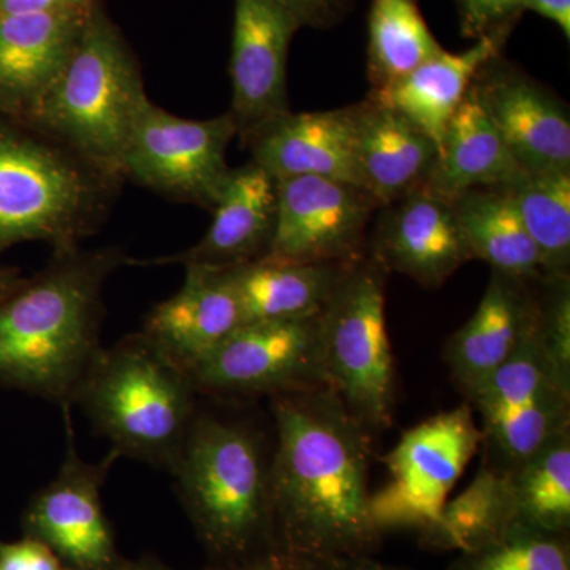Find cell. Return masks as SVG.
I'll return each instance as SVG.
<instances>
[{
  "instance_id": "1",
  "label": "cell",
  "mask_w": 570,
  "mask_h": 570,
  "mask_svg": "<svg viewBox=\"0 0 570 570\" xmlns=\"http://www.w3.org/2000/svg\"><path fill=\"white\" fill-rule=\"evenodd\" d=\"M269 551L306 570L373 554L367 428L326 385L272 396Z\"/></svg>"
},
{
  "instance_id": "2",
  "label": "cell",
  "mask_w": 570,
  "mask_h": 570,
  "mask_svg": "<svg viewBox=\"0 0 570 570\" xmlns=\"http://www.w3.org/2000/svg\"><path fill=\"white\" fill-rule=\"evenodd\" d=\"M132 264L118 247L55 253L0 302V389L73 404L99 354L104 288Z\"/></svg>"
},
{
  "instance_id": "3",
  "label": "cell",
  "mask_w": 570,
  "mask_h": 570,
  "mask_svg": "<svg viewBox=\"0 0 570 570\" xmlns=\"http://www.w3.org/2000/svg\"><path fill=\"white\" fill-rule=\"evenodd\" d=\"M122 181L32 124L0 115V255L31 242L55 253L81 247Z\"/></svg>"
},
{
  "instance_id": "4",
  "label": "cell",
  "mask_w": 570,
  "mask_h": 570,
  "mask_svg": "<svg viewBox=\"0 0 570 570\" xmlns=\"http://www.w3.org/2000/svg\"><path fill=\"white\" fill-rule=\"evenodd\" d=\"M198 390L142 333L102 347L75 395L118 456L175 466L197 415Z\"/></svg>"
},
{
  "instance_id": "5",
  "label": "cell",
  "mask_w": 570,
  "mask_h": 570,
  "mask_svg": "<svg viewBox=\"0 0 570 570\" xmlns=\"http://www.w3.org/2000/svg\"><path fill=\"white\" fill-rule=\"evenodd\" d=\"M148 99L137 55L100 2L89 11L70 58L26 122L122 178L124 151Z\"/></svg>"
},
{
  "instance_id": "6",
  "label": "cell",
  "mask_w": 570,
  "mask_h": 570,
  "mask_svg": "<svg viewBox=\"0 0 570 570\" xmlns=\"http://www.w3.org/2000/svg\"><path fill=\"white\" fill-rule=\"evenodd\" d=\"M268 471L253 430L197 412L170 474L212 562L268 553Z\"/></svg>"
},
{
  "instance_id": "7",
  "label": "cell",
  "mask_w": 570,
  "mask_h": 570,
  "mask_svg": "<svg viewBox=\"0 0 570 570\" xmlns=\"http://www.w3.org/2000/svg\"><path fill=\"white\" fill-rule=\"evenodd\" d=\"M384 264L371 254L347 266L321 313L326 387L370 431L392 423L395 366L385 313Z\"/></svg>"
},
{
  "instance_id": "8",
  "label": "cell",
  "mask_w": 570,
  "mask_h": 570,
  "mask_svg": "<svg viewBox=\"0 0 570 570\" xmlns=\"http://www.w3.org/2000/svg\"><path fill=\"white\" fill-rule=\"evenodd\" d=\"M480 445L482 431L469 404L407 430L385 456L389 482L371 494L379 532L433 527Z\"/></svg>"
},
{
  "instance_id": "9",
  "label": "cell",
  "mask_w": 570,
  "mask_h": 570,
  "mask_svg": "<svg viewBox=\"0 0 570 570\" xmlns=\"http://www.w3.org/2000/svg\"><path fill=\"white\" fill-rule=\"evenodd\" d=\"M466 396L499 471H512L569 428L570 385L540 343L538 322L515 354Z\"/></svg>"
},
{
  "instance_id": "10",
  "label": "cell",
  "mask_w": 570,
  "mask_h": 570,
  "mask_svg": "<svg viewBox=\"0 0 570 570\" xmlns=\"http://www.w3.org/2000/svg\"><path fill=\"white\" fill-rule=\"evenodd\" d=\"M235 137L238 127L228 112L197 121L148 99L124 151L122 178L171 200L213 209L230 171L227 149Z\"/></svg>"
},
{
  "instance_id": "11",
  "label": "cell",
  "mask_w": 570,
  "mask_h": 570,
  "mask_svg": "<svg viewBox=\"0 0 570 570\" xmlns=\"http://www.w3.org/2000/svg\"><path fill=\"white\" fill-rule=\"evenodd\" d=\"M70 407L61 406L67 444L61 469L29 501L21 517L22 532L47 543L69 570H124L129 560L119 553L100 494L119 456L110 450L99 463L82 460Z\"/></svg>"
},
{
  "instance_id": "12",
  "label": "cell",
  "mask_w": 570,
  "mask_h": 570,
  "mask_svg": "<svg viewBox=\"0 0 570 570\" xmlns=\"http://www.w3.org/2000/svg\"><path fill=\"white\" fill-rule=\"evenodd\" d=\"M205 395H277L325 384L321 314L250 322L190 371Z\"/></svg>"
},
{
  "instance_id": "13",
  "label": "cell",
  "mask_w": 570,
  "mask_h": 570,
  "mask_svg": "<svg viewBox=\"0 0 570 570\" xmlns=\"http://www.w3.org/2000/svg\"><path fill=\"white\" fill-rule=\"evenodd\" d=\"M277 214L264 258L292 264H351L362 257L373 197L355 184L295 176L276 179Z\"/></svg>"
},
{
  "instance_id": "14",
  "label": "cell",
  "mask_w": 570,
  "mask_h": 570,
  "mask_svg": "<svg viewBox=\"0 0 570 570\" xmlns=\"http://www.w3.org/2000/svg\"><path fill=\"white\" fill-rule=\"evenodd\" d=\"M302 29L277 0H234L228 115L239 135L291 110L287 96L288 50Z\"/></svg>"
},
{
  "instance_id": "15",
  "label": "cell",
  "mask_w": 570,
  "mask_h": 570,
  "mask_svg": "<svg viewBox=\"0 0 570 570\" xmlns=\"http://www.w3.org/2000/svg\"><path fill=\"white\" fill-rule=\"evenodd\" d=\"M472 91L521 170H570L569 112L549 89L499 55L480 69Z\"/></svg>"
},
{
  "instance_id": "16",
  "label": "cell",
  "mask_w": 570,
  "mask_h": 570,
  "mask_svg": "<svg viewBox=\"0 0 570 570\" xmlns=\"http://www.w3.org/2000/svg\"><path fill=\"white\" fill-rule=\"evenodd\" d=\"M92 9L0 13V115L29 121Z\"/></svg>"
},
{
  "instance_id": "17",
  "label": "cell",
  "mask_w": 570,
  "mask_h": 570,
  "mask_svg": "<svg viewBox=\"0 0 570 570\" xmlns=\"http://www.w3.org/2000/svg\"><path fill=\"white\" fill-rule=\"evenodd\" d=\"M382 208L373 254L389 272L434 288L469 262L453 202L419 189Z\"/></svg>"
},
{
  "instance_id": "18",
  "label": "cell",
  "mask_w": 570,
  "mask_h": 570,
  "mask_svg": "<svg viewBox=\"0 0 570 570\" xmlns=\"http://www.w3.org/2000/svg\"><path fill=\"white\" fill-rule=\"evenodd\" d=\"M184 268L181 288L149 311L141 333L190 373L243 325V313L230 269Z\"/></svg>"
},
{
  "instance_id": "19",
  "label": "cell",
  "mask_w": 570,
  "mask_h": 570,
  "mask_svg": "<svg viewBox=\"0 0 570 570\" xmlns=\"http://www.w3.org/2000/svg\"><path fill=\"white\" fill-rule=\"evenodd\" d=\"M212 212V225L197 245L151 264L230 269L264 258L275 235L276 179L253 160L230 168Z\"/></svg>"
},
{
  "instance_id": "20",
  "label": "cell",
  "mask_w": 570,
  "mask_h": 570,
  "mask_svg": "<svg viewBox=\"0 0 570 570\" xmlns=\"http://www.w3.org/2000/svg\"><path fill=\"white\" fill-rule=\"evenodd\" d=\"M239 138L249 149L250 160L275 179L322 176L358 186L351 107L313 112L288 110Z\"/></svg>"
},
{
  "instance_id": "21",
  "label": "cell",
  "mask_w": 570,
  "mask_h": 570,
  "mask_svg": "<svg viewBox=\"0 0 570 570\" xmlns=\"http://www.w3.org/2000/svg\"><path fill=\"white\" fill-rule=\"evenodd\" d=\"M351 110L358 187L381 208L423 189L438 159L434 141L373 97Z\"/></svg>"
},
{
  "instance_id": "22",
  "label": "cell",
  "mask_w": 570,
  "mask_h": 570,
  "mask_svg": "<svg viewBox=\"0 0 570 570\" xmlns=\"http://www.w3.org/2000/svg\"><path fill=\"white\" fill-rule=\"evenodd\" d=\"M539 299L528 283L491 273L478 309L449 341L450 371L464 395L490 377L515 354L538 322Z\"/></svg>"
},
{
  "instance_id": "23",
  "label": "cell",
  "mask_w": 570,
  "mask_h": 570,
  "mask_svg": "<svg viewBox=\"0 0 570 570\" xmlns=\"http://www.w3.org/2000/svg\"><path fill=\"white\" fill-rule=\"evenodd\" d=\"M523 174L471 86L445 129L423 189L453 202L480 187L508 186Z\"/></svg>"
},
{
  "instance_id": "24",
  "label": "cell",
  "mask_w": 570,
  "mask_h": 570,
  "mask_svg": "<svg viewBox=\"0 0 570 570\" xmlns=\"http://www.w3.org/2000/svg\"><path fill=\"white\" fill-rule=\"evenodd\" d=\"M505 40L502 37H485L475 40L466 51H439L384 96L373 99L401 112L439 149L449 122L463 104L480 69L501 55Z\"/></svg>"
},
{
  "instance_id": "25",
  "label": "cell",
  "mask_w": 570,
  "mask_h": 570,
  "mask_svg": "<svg viewBox=\"0 0 570 570\" xmlns=\"http://www.w3.org/2000/svg\"><path fill=\"white\" fill-rule=\"evenodd\" d=\"M351 264H292L261 258L230 268L243 324L317 316Z\"/></svg>"
},
{
  "instance_id": "26",
  "label": "cell",
  "mask_w": 570,
  "mask_h": 570,
  "mask_svg": "<svg viewBox=\"0 0 570 570\" xmlns=\"http://www.w3.org/2000/svg\"><path fill=\"white\" fill-rule=\"evenodd\" d=\"M469 261L523 283L547 281L542 258L502 187H480L453 200Z\"/></svg>"
},
{
  "instance_id": "27",
  "label": "cell",
  "mask_w": 570,
  "mask_h": 570,
  "mask_svg": "<svg viewBox=\"0 0 570 570\" xmlns=\"http://www.w3.org/2000/svg\"><path fill=\"white\" fill-rule=\"evenodd\" d=\"M517 523L509 472L482 466L468 489L448 501L433 527L420 532L426 549L474 553Z\"/></svg>"
},
{
  "instance_id": "28",
  "label": "cell",
  "mask_w": 570,
  "mask_h": 570,
  "mask_svg": "<svg viewBox=\"0 0 570 570\" xmlns=\"http://www.w3.org/2000/svg\"><path fill=\"white\" fill-rule=\"evenodd\" d=\"M442 50L428 28L417 0H371L367 18L371 97L384 96Z\"/></svg>"
},
{
  "instance_id": "29",
  "label": "cell",
  "mask_w": 570,
  "mask_h": 570,
  "mask_svg": "<svg viewBox=\"0 0 570 570\" xmlns=\"http://www.w3.org/2000/svg\"><path fill=\"white\" fill-rule=\"evenodd\" d=\"M502 189L538 247L547 279L569 276L570 170L524 171Z\"/></svg>"
},
{
  "instance_id": "30",
  "label": "cell",
  "mask_w": 570,
  "mask_h": 570,
  "mask_svg": "<svg viewBox=\"0 0 570 570\" xmlns=\"http://www.w3.org/2000/svg\"><path fill=\"white\" fill-rule=\"evenodd\" d=\"M517 523L551 534L570 530L569 428L509 471Z\"/></svg>"
},
{
  "instance_id": "31",
  "label": "cell",
  "mask_w": 570,
  "mask_h": 570,
  "mask_svg": "<svg viewBox=\"0 0 570 570\" xmlns=\"http://www.w3.org/2000/svg\"><path fill=\"white\" fill-rule=\"evenodd\" d=\"M452 570H570L568 534L513 523L483 549L461 554Z\"/></svg>"
},
{
  "instance_id": "32",
  "label": "cell",
  "mask_w": 570,
  "mask_h": 570,
  "mask_svg": "<svg viewBox=\"0 0 570 570\" xmlns=\"http://www.w3.org/2000/svg\"><path fill=\"white\" fill-rule=\"evenodd\" d=\"M547 295L539 302L538 332L540 343L557 367L562 381L570 385V287L569 276L547 279Z\"/></svg>"
},
{
  "instance_id": "33",
  "label": "cell",
  "mask_w": 570,
  "mask_h": 570,
  "mask_svg": "<svg viewBox=\"0 0 570 570\" xmlns=\"http://www.w3.org/2000/svg\"><path fill=\"white\" fill-rule=\"evenodd\" d=\"M461 32L469 39H508L524 11L523 0H456Z\"/></svg>"
},
{
  "instance_id": "34",
  "label": "cell",
  "mask_w": 570,
  "mask_h": 570,
  "mask_svg": "<svg viewBox=\"0 0 570 570\" xmlns=\"http://www.w3.org/2000/svg\"><path fill=\"white\" fill-rule=\"evenodd\" d=\"M0 570H69L41 540L22 535L14 542L0 539Z\"/></svg>"
},
{
  "instance_id": "35",
  "label": "cell",
  "mask_w": 570,
  "mask_h": 570,
  "mask_svg": "<svg viewBox=\"0 0 570 570\" xmlns=\"http://www.w3.org/2000/svg\"><path fill=\"white\" fill-rule=\"evenodd\" d=\"M294 13L302 28L330 29L346 20L355 0H277Z\"/></svg>"
},
{
  "instance_id": "36",
  "label": "cell",
  "mask_w": 570,
  "mask_h": 570,
  "mask_svg": "<svg viewBox=\"0 0 570 570\" xmlns=\"http://www.w3.org/2000/svg\"><path fill=\"white\" fill-rule=\"evenodd\" d=\"M100 2H102V0H0V13L89 10Z\"/></svg>"
},
{
  "instance_id": "37",
  "label": "cell",
  "mask_w": 570,
  "mask_h": 570,
  "mask_svg": "<svg viewBox=\"0 0 570 570\" xmlns=\"http://www.w3.org/2000/svg\"><path fill=\"white\" fill-rule=\"evenodd\" d=\"M524 11L531 10L547 18L570 39V0H523Z\"/></svg>"
},
{
  "instance_id": "38",
  "label": "cell",
  "mask_w": 570,
  "mask_h": 570,
  "mask_svg": "<svg viewBox=\"0 0 570 570\" xmlns=\"http://www.w3.org/2000/svg\"><path fill=\"white\" fill-rule=\"evenodd\" d=\"M205 570H306L281 560L272 553L255 554L246 560L232 562H212Z\"/></svg>"
},
{
  "instance_id": "39",
  "label": "cell",
  "mask_w": 570,
  "mask_h": 570,
  "mask_svg": "<svg viewBox=\"0 0 570 570\" xmlns=\"http://www.w3.org/2000/svg\"><path fill=\"white\" fill-rule=\"evenodd\" d=\"M322 570H400L392 566L382 564L374 560L373 554L367 557L348 558V560L337 561L335 564Z\"/></svg>"
},
{
  "instance_id": "40",
  "label": "cell",
  "mask_w": 570,
  "mask_h": 570,
  "mask_svg": "<svg viewBox=\"0 0 570 570\" xmlns=\"http://www.w3.org/2000/svg\"><path fill=\"white\" fill-rule=\"evenodd\" d=\"M24 279L26 277H22L20 269L0 264V302L7 298L11 292L17 291Z\"/></svg>"
},
{
  "instance_id": "41",
  "label": "cell",
  "mask_w": 570,
  "mask_h": 570,
  "mask_svg": "<svg viewBox=\"0 0 570 570\" xmlns=\"http://www.w3.org/2000/svg\"><path fill=\"white\" fill-rule=\"evenodd\" d=\"M124 570H171L163 561L154 557H142L140 560L127 561Z\"/></svg>"
}]
</instances>
